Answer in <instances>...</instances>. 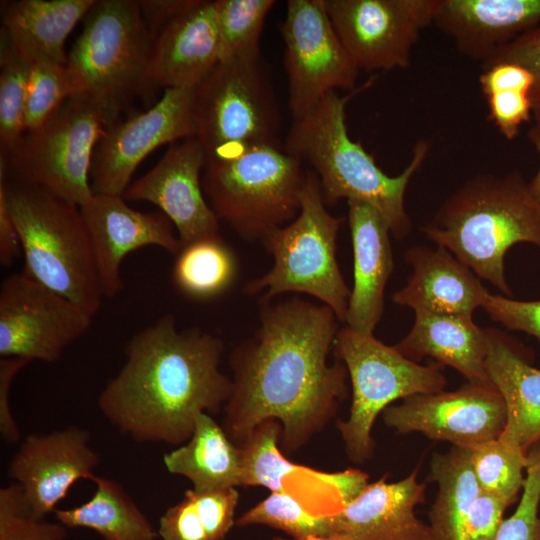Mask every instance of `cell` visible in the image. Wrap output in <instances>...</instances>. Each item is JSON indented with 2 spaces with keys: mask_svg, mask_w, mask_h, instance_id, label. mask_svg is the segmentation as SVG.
<instances>
[{
  "mask_svg": "<svg viewBox=\"0 0 540 540\" xmlns=\"http://www.w3.org/2000/svg\"><path fill=\"white\" fill-rule=\"evenodd\" d=\"M489 119L507 140L514 139L521 126L533 116L530 94L520 91H506L486 97Z\"/></svg>",
  "mask_w": 540,
  "mask_h": 540,
  "instance_id": "43",
  "label": "cell"
},
{
  "mask_svg": "<svg viewBox=\"0 0 540 540\" xmlns=\"http://www.w3.org/2000/svg\"><path fill=\"white\" fill-rule=\"evenodd\" d=\"M194 89H166L145 112L106 128L92 157L93 194L123 195L139 164L155 149L196 137Z\"/></svg>",
  "mask_w": 540,
  "mask_h": 540,
  "instance_id": "15",
  "label": "cell"
},
{
  "mask_svg": "<svg viewBox=\"0 0 540 540\" xmlns=\"http://www.w3.org/2000/svg\"><path fill=\"white\" fill-rule=\"evenodd\" d=\"M430 480L437 494L428 513L431 540H465L470 508L480 493L470 463V449L452 446L432 456Z\"/></svg>",
  "mask_w": 540,
  "mask_h": 540,
  "instance_id": "29",
  "label": "cell"
},
{
  "mask_svg": "<svg viewBox=\"0 0 540 540\" xmlns=\"http://www.w3.org/2000/svg\"><path fill=\"white\" fill-rule=\"evenodd\" d=\"M205 162L196 137L177 141L153 168L128 186L123 197L157 206L174 225L182 246L220 235L219 219L202 188Z\"/></svg>",
  "mask_w": 540,
  "mask_h": 540,
  "instance_id": "18",
  "label": "cell"
},
{
  "mask_svg": "<svg viewBox=\"0 0 540 540\" xmlns=\"http://www.w3.org/2000/svg\"><path fill=\"white\" fill-rule=\"evenodd\" d=\"M533 117L535 119V124L540 126V107H536L533 109Z\"/></svg>",
  "mask_w": 540,
  "mask_h": 540,
  "instance_id": "53",
  "label": "cell"
},
{
  "mask_svg": "<svg viewBox=\"0 0 540 540\" xmlns=\"http://www.w3.org/2000/svg\"><path fill=\"white\" fill-rule=\"evenodd\" d=\"M137 2L144 23L156 38L167 24L194 8L200 0H137Z\"/></svg>",
  "mask_w": 540,
  "mask_h": 540,
  "instance_id": "48",
  "label": "cell"
},
{
  "mask_svg": "<svg viewBox=\"0 0 540 540\" xmlns=\"http://www.w3.org/2000/svg\"><path fill=\"white\" fill-rule=\"evenodd\" d=\"M420 231L512 298L505 255L522 242L540 249V207L520 172L481 173L450 194Z\"/></svg>",
  "mask_w": 540,
  "mask_h": 540,
  "instance_id": "4",
  "label": "cell"
},
{
  "mask_svg": "<svg viewBox=\"0 0 540 540\" xmlns=\"http://www.w3.org/2000/svg\"><path fill=\"white\" fill-rule=\"evenodd\" d=\"M95 1H2L1 32L31 62L46 59L66 64V39Z\"/></svg>",
  "mask_w": 540,
  "mask_h": 540,
  "instance_id": "27",
  "label": "cell"
},
{
  "mask_svg": "<svg viewBox=\"0 0 540 540\" xmlns=\"http://www.w3.org/2000/svg\"><path fill=\"white\" fill-rule=\"evenodd\" d=\"M219 63L260 59L259 41L274 0H215Z\"/></svg>",
  "mask_w": 540,
  "mask_h": 540,
  "instance_id": "33",
  "label": "cell"
},
{
  "mask_svg": "<svg viewBox=\"0 0 540 540\" xmlns=\"http://www.w3.org/2000/svg\"><path fill=\"white\" fill-rule=\"evenodd\" d=\"M235 524L239 527L265 525L281 530L292 538L336 534L335 513H318L288 492H271L267 498L243 513Z\"/></svg>",
  "mask_w": 540,
  "mask_h": 540,
  "instance_id": "35",
  "label": "cell"
},
{
  "mask_svg": "<svg viewBox=\"0 0 540 540\" xmlns=\"http://www.w3.org/2000/svg\"><path fill=\"white\" fill-rule=\"evenodd\" d=\"M96 260L104 297L114 298L123 289V259L131 252L157 246L177 255L182 248L172 222L162 212L137 211L123 195L93 194L80 207Z\"/></svg>",
  "mask_w": 540,
  "mask_h": 540,
  "instance_id": "19",
  "label": "cell"
},
{
  "mask_svg": "<svg viewBox=\"0 0 540 540\" xmlns=\"http://www.w3.org/2000/svg\"><path fill=\"white\" fill-rule=\"evenodd\" d=\"M90 500L71 509H56L66 528H88L104 540H155L159 535L125 489L116 481L95 475Z\"/></svg>",
  "mask_w": 540,
  "mask_h": 540,
  "instance_id": "30",
  "label": "cell"
},
{
  "mask_svg": "<svg viewBox=\"0 0 540 540\" xmlns=\"http://www.w3.org/2000/svg\"><path fill=\"white\" fill-rule=\"evenodd\" d=\"M282 426L276 419H268L256 426L238 444L241 457V486H263L271 492H286V476L305 470L281 453Z\"/></svg>",
  "mask_w": 540,
  "mask_h": 540,
  "instance_id": "34",
  "label": "cell"
},
{
  "mask_svg": "<svg viewBox=\"0 0 540 540\" xmlns=\"http://www.w3.org/2000/svg\"><path fill=\"white\" fill-rule=\"evenodd\" d=\"M223 343L198 328L178 330L166 314L133 335L126 361L100 393L98 407L138 442L179 445L200 413L226 405L232 380L219 370Z\"/></svg>",
  "mask_w": 540,
  "mask_h": 540,
  "instance_id": "2",
  "label": "cell"
},
{
  "mask_svg": "<svg viewBox=\"0 0 540 540\" xmlns=\"http://www.w3.org/2000/svg\"><path fill=\"white\" fill-rule=\"evenodd\" d=\"M105 126L82 94L67 99L41 126L26 131L0 174L40 187L79 207L93 195L90 170Z\"/></svg>",
  "mask_w": 540,
  "mask_h": 540,
  "instance_id": "11",
  "label": "cell"
},
{
  "mask_svg": "<svg viewBox=\"0 0 540 540\" xmlns=\"http://www.w3.org/2000/svg\"><path fill=\"white\" fill-rule=\"evenodd\" d=\"M382 413L385 424L398 433L418 432L468 449L498 439L507 417L503 397L493 385L468 382L452 391L406 397Z\"/></svg>",
  "mask_w": 540,
  "mask_h": 540,
  "instance_id": "16",
  "label": "cell"
},
{
  "mask_svg": "<svg viewBox=\"0 0 540 540\" xmlns=\"http://www.w3.org/2000/svg\"><path fill=\"white\" fill-rule=\"evenodd\" d=\"M334 346L352 387L349 417L338 428L349 458L361 463L373 453L371 431L381 412L398 399L443 391L447 380L439 365L418 364L373 333L345 326Z\"/></svg>",
  "mask_w": 540,
  "mask_h": 540,
  "instance_id": "10",
  "label": "cell"
},
{
  "mask_svg": "<svg viewBox=\"0 0 540 540\" xmlns=\"http://www.w3.org/2000/svg\"><path fill=\"white\" fill-rule=\"evenodd\" d=\"M338 322L324 304L299 297L260 299L259 326L230 360L232 391L223 429L233 443L276 419L282 447L294 451L334 416L348 378L342 362L327 361Z\"/></svg>",
  "mask_w": 540,
  "mask_h": 540,
  "instance_id": "1",
  "label": "cell"
},
{
  "mask_svg": "<svg viewBox=\"0 0 540 540\" xmlns=\"http://www.w3.org/2000/svg\"><path fill=\"white\" fill-rule=\"evenodd\" d=\"M525 470L540 468V436L525 450Z\"/></svg>",
  "mask_w": 540,
  "mask_h": 540,
  "instance_id": "51",
  "label": "cell"
},
{
  "mask_svg": "<svg viewBox=\"0 0 540 540\" xmlns=\"http://www.w3.org/2000/svg\"><path fill=\"white\" fill-rule=\"evenodd\" d=\"M293 120L330 92L357 88L359 69L335 32L323 0H289L280 24Z\"/></svg>",
  "mask_w": 540,
  "mask_h": 540,
  "instance_id": "12",
  "label": "cell"
},
{
  "mask_svg": "<svg viewBox=\"0 0 540 540\" xmlns=\"http://www.w3.org/2000/svg\"><path fill=\"white\" fill-rule=\"evenodd\" d=\"M479 84L485 97L506 91L530 94L534 77L529 70L518 64L498 63L483 69L479 76Z\"/></svg>",
  "mask_w": 540,
  "mask_h": 540,
  "instance_id": "46",
  "label": "cell"
},
{
  "mask_svg": "<svg viewBox=\"0 0 540 540\" xmlns=\"http://www.w3.org/2000/svg\"><path fill=\"white\" fill-rule=\"evenodd\" d=\"M527 137L539 156L538 170L531 181L527 183V188L532 200L540 207V126L537 124L532 126L527 133Z\"/></svg>",
  "mask_w": 540,
  "mask_h": 540,
  "instance_id": "50",
  "label": "cell"
},
{
  "mask_svg": "<svg viewBox=\"0 0 540 540\" xmlns=\"http://www.w3.org/2000/svg\"><path fill=\"white\" fill-rule=\"evenodd\" d=\"M343 220L327 211L319 179L308 171L296 218L261 240L273 258L271 269L248 282L244 293L263 292L260 299L266 300L288 292L307 294L328 306L345 323L351 290L336 256Z\"/></svg>",
  "mask_w": 540,
  "mask_h": 540,
  "instance_id": "7",
  "label": "cell"
},
{
  "mask_svg": "<svg viewBox=\"0 0 540 540\" xmlns=\"http://www.w3.org/2000/svg\"><path fill=\"white\" fill-rule=\"evenodd\" d=\"M195 118L206 160L282 148L280 108L261 58L218 63L195 90Z\"/></svg>",
  "mask_w": 540,
  "mask_h": 540,
  "instance_id": "9",
  "label": "cell"
},
{
  "mask_svg": "<svg viewBox=\"0 0 540 540\" xmlns=\"http://www.w3.org/2000/svg\"><path fill=\"white\" fill-rule=\"evenodd\" d=\"M307 172L283 148L259 146L206 160L202 188L217 218L247 240H262L296 218Z\"/></svg>",
  "mask_w": 540,
  "mask_h": 540,
  "instance_id": "8",
  "label": "cell"
},
{
  "mask_svg": "<svg viewBox=\"0 0 540 540\" xmlns=\"http://www.w3.org/2000/svg\"><path fill=\"white\" fill-rule=\"evenodd\" d=\"M425 491L417 470L397 482L368 483L335 513L336 534L350 540H431L428 524L415 513Z\"/></svg>",
  "mask_w": 540,
  "mask_h": 540,
  "instance_id": "20",
  "label": "cell"
},
{
  "mask_svg": "<svg viewBox=\"0 0 540 540\" xmlns=\"http://www.w3.org/2000/svg\"><path fill=\"white\" fill-rule=\"evenodd\" d=\"M508 506L503 499L480 491L468 514L465 540H494Z\"/></svg>",
  "mask_w": 540,
  "mask_h": 540,
  "instance_id": "44",
  "label": "cell"
},
{
  "mask_svg": "<svg viewBox=\"0 0 540 540\" xmlns=\"http://www.w3.org/2000/svg\"><path fill=\"white\" fill-rule=\"evenodd\" d=\"M163 462L168 472L187 478L198 492L241 486L239 447L208 413L196 417L186 444L164 454Z\"/></svg>",
  "mask_w": 540,
  "mask_h": 540,
  "instance_id": "28",
  "label": "cell"
},
{
  "mask_svg": "<svg viewBox=\"0 0 540 540\" xmlns=\"http://www.w3.org/2000/svg\"><path fill=\"white\" fill-rule=\"evenodd\" d=\"M93 316L22 270L0 288V356L56 362Z\"/></svg>",
  "mask_w": 540,
  "mask_h": 540,
  "instance_id": "14",
  "label": "cell"
},
{
  "mask_svg": "<svg viewBox=\"0 0 540 540\" xmlns=\"http://www.w3.org/2000/svg\"><path fill=\"white\" fill-rule=\"evenodd\" d=\"M238 260L221 235L182 246L172 268L174 287L187 298L206 301L227 292L238 276Z\"/></svg>",
  "mask_w": 540,
  "mask_h": 540,
  "instance_id": "31",
  "label": "cell"
},
{
  "mask_svg": "<svg viewBox=\"0 0 540 540\" xmlns=\"http://www.w3.org/2000/svg\"><path fill=\"white\" fill-rule=\"evenodd\" d=\"M89 440V433L75 426L23 440L8 475L19 485L29 516L44 520L75 482L95 476L100 458Z\"/></svg>",
  "mask_w": 540,
  "mask_h": 540,
  "instance_id": "17",
  "label": "cell"
},
{
  "mask_svg": "<svg viewBox=\"0 0 540 540\" xmlns=\"http://www.w3.org/2000/svg\"><path fill=\"white\" fill-rule=\"evenodd\" d=\"M498 63H515L532 73L534 85L530 99L533 109L540 107V25L499 48L482 64V68Z\"/></svg>",
  "mask_w": 540,
  "mask_h": 540,
  "instance_id": "42",
  "label": "cell"
},
{
  "mask_svg": "<svg viewBox=\"0 0 540 540\" xmlns=\"http://www.w3.org/2000/svg\"><path fill=\"white\" fill-rule=\"evenodd\" d=\"M354 281L350 291L346 326L373 333L384 308V293L394 261L390 228L380 213L367 203L350 200Z\"/></svg>",
  "mask_w": 540,
  "mask_h": 540,
  "instance_id": "24",
  "label": "cell"
},
{
  "mask_svg": "<svg viewBox=\"0 0 540 540\" xmlns=\"http://www.w3.org/2000/svg\"><path fill=\"white\" fill-rule=\"evenodd\" d=\"M434 25L460 53L483 64L540 25V0H440Z\"/></svg>",
  "mask_w": 540,
  "mask_h": 540,
  "instance_id": "21",
  "label": "cell"
},
{
  "mask_svg": "<svg viewBox=\"0 0 540 540\" xmlns=\"http://www.w3.org/2000/svg\"><path fill=\"white\" fill-rule=\"evenodd\" d=\"M488 377L506 405V423L499 439L524 451L540 436V369L533 367L509 338L487 329Z\"/></svg>",
  "mask_w": 540,
  "mask_h": 540,
  "instance_id": "26",
  "label": "cell"
},
{
  "mask_svg": "<svg viewBox=\"0 0 540 540\" xmlns=\"http://www.w3.org/2000/svg\"><path fill=\"white\" fill-rule=\"evenodd\" d=\"M197 516L208 540H223L236 523L235 511L239 501L236 487L198 492L189 489Z\"/></svg>",
  "mask_w": 540,
  "mask_h": 540,
  "instance_id": "39",
  "label": "cell"
},
{
  "mask_svg": "<svg viewBox=\"0 0 540 540\" xmlns=\"http://www.w3.org/2000/svg\"><path fill=\"white\" fill-rule=\"evenodd\" d=\"M414 313L411 330L394 346L401 354L413 361L431 357L458 371L468 383L493 385L485 367L487 330L469 316Z\"/></svg>",
  "mask_w": 540,
  "mask_h": 540,
  "instance_id": "25",
  "label": "cell"
},
{
  "mask_svg": "<svg viewBox=\"0 0 540 540\" xmlns=\"http://www.w3.org/2000/svg\"><path fill=\"white\" fill-rule=\"evenodd\" d=\"M67 55L80 94L108 128L137 97L154 87L150 66L155 38L137 0H96Z\"/></svg>",
  "mask_w": 540,
  "mask_h": 540,
  "instance_id": "6",
  "label": "cell"
},
{
  "mask_svg": "<svg viewBox=\"0 0 540 540\" xmlns=\"http://www.w3.org/2000/svg\"><path fill=\"white\" fill-rule=\"evenodd\" d=\"M66 535L61 523L28 515L17 483L0 489V540H64Z\"/></svg>",
  "mask_w": 540,
  "mask_h": 540,
  "instance_id": "38",
  "label": "cell"
},
{
  "mask_svg": "<svg viewBox=\"0 0 540 540\" xmlns=\"http://www.w3.org/2000/svg\"><path fill=\"white\" fill-rule=\"evenodd\" d=\"M374 81L372 77L344 95L337 91L328 93L311 112L293 121L283 149L312 168L324 201L331 205L341 199L367 203L385 219L391 235L403 239L412 230L405 209V193L411 178L426 160L430 144L419 140L408 166L399 175L390 176L360 142L349 137L346 106Z\"/></svg>",
  "mask_w": 540,
  "mask_h": 540,
  "instance_id": "3",
  "label": "cell"
},
{
  "mask_svg": "<svg viewBox=\"0 0 540 540\" xmlns=\"http://www.w3.org/2000/svg\"><path fill=\"white\" fill-rule=\"evenodd\" d=\"M219 63V33L214 1L167 24L156 36L150 66L154 86L194 89Z\"/></svg>",
  "mask_w": 540,
  "mask_h": 540,
  "instance_id": "22",
  "label": "cell"
},
{
  "mask_svg": "<svg viewBox=\"0 0 540 540\" xmlns=\"http://www.w3.org/2000/svg\"><path fill=\"white\" fill-rule=\"evenodd\" d=\"M29 362L18 357L0 358V434L6 444H14L20 439V431L9 405V395L14 378Z\"/></svg>",
  "mask_w": 540,
  "mask_h": 540,
  "instance_id": "47",
  "label": "cell"
},
{
  "mask_svg": "<svg viewBox=\"0 0 540 540\" xmlns=\"http://www.w3.org/2000/svg\"><path fill=\"white\" fill-rule=\"evenodd\" d=\"M272 540H350L348 537L340 534L325 536V537H309V538H284L274 537Z\"/></svg>",
  "mask_w": 540,
  "mask_h": 540,
  "instance_id": "52",
  "label": "cell"
},
{
  "mask_svg": "<svg viewBox=\"0 0 540 540\" xmlns=\"http://www.w3.org/2000/svg\"><path fill=\"white\" fill-rule=\"evenodd\" d=\"M540 468L527 471L515 512L504 519L494 540H540Z\"/></svg>",
  "mask_w": 540,
  "mask_h": 540,
  "instance_id": "40",
  "label": "cell"
},
{
  "mask_svg": "<svg viewBox=\"0 0 540 540\" xmlns=\"http://www.w3.org/2000/svg\"><path fill=\"white\" fill-rule=\"evenodd\" d=\"M405 261L412 273L407 283L393 293L392 301L414 312L472 317L489 294L480 278L441 246L411 247Z\"/></svg>",
  "mask_w": 540,
  "mask_h": 540,
  "instance_id": "23",
  "label": "cell"
},
{
  "mask_svg": "<svg viewBox=\"0 0 540 540\" xmlns=\"http://www.w3.org/2000/svg\"><path fill=\"white\" fill-rule=\"evenodd\" d=\"M20 251L18 232L0 196V264L4 267L12 265Z\"/></svg>",
  "mask_w": 540,
  "mask_h": 540,
  "instance_id": "49",
  "label": "cell"
},
{
  "mask_svg": "<svg viewBox=\"0 0 540 540\" xmlns=\"http://www.w3.org/2000/svg\"><path fill=\"white\" fill-rule=\"evenodd\" d=\"M539 514H540V505H539Z\"/></svg>",
  "mask_w": 540,
  "mask_h": 540,
  "instance_id": "54",
  "label": "cell"
},
{
  "mask_svg": "<svg viewBox=\"0 0 540 540\" xmlns=\"http://www.w3.org/2000/svg\"><path fill=\"white\" fill-rule=\"evenodd\" d=\"M347 53L367 72L407 69L440 0H323Z\"/></svg>",
  "mask_w": 540,
  "mask_h": 540,
  "instance_id": "13",
  "label": "cell"
},
{
  "mask_svg": "<svg viewBox=\"0 0 540 540\" xmlns=\"http://www.w3.org/2000/svg\"><path fill=\"white\" fill-rule=\"evenodd\" d=\"M158 535L163 540H208L194 504L185 492L183 498L160 517Z\"/></svg>",
  "mask_w": 540,
  "mask_h": 540,
  "instance_id": "45",
  "label": "cell"
},
{
  "mask_svg": "<svg viewBox=\"0 0 540 540\" xmlns=\"http://www.w3.org/2000/svg\"><path fill=\"white\" fill-rule=\"evenodd\" d=\"M80 94L66 64L46 59L32 61L25 113V129L41 126L67 99Z\"/></svg>",
  "mask_w": 540,
  "mask_h": 540,
  "instance_id": "37",
  "label": "cell"
},
{
  "mask_svg": "<svg viewBox=\"0 0 540 540\" xmlns=\"http://www.w3.org/2000/svg\"><path fill=\"white\" fill-rule=\"evenodd\" d=\"M0 196L19 235L23 270L94 316L104 294L80 207L1 174Z\"/></svg>",
  "mask_w": 540,
  "mask_h": 540,
  "instance_id": "5",
  "label": "cell"
},
{
  "mask_svg": "<svg viewBox=\"0 0 540 540\" xmlns=\"http://www.w3.org/2000/svg\"><path fill=\"white\" fill-rule=\"evenodd\" d=\"M32 62L0 31V159L21 142Z\"/></svg>",
  "mask_w": 540,
  "mask_h": 540,
  "instance_id": "32",
  "label": "cell"
},
{
  "mask_svg": "<svg viewBox=\"0 0 540 540\" xmlns=\"http://www.w3.org/2000/svg\"><path fill=\"white\" fill-rule=\"evenodd\" d=\"M470 463L481 492L514 503L525 478L524 451L499 438L470 449Z\"/></svg>",
  "mask_w": 540,
  "mask_h": 540,
  "instance_id": "36",
  "label": "cell"
},
{
  "mask_svg": "<svg viewBox=\"0 0 540 540\" xmlns=\"http://www.w3.org/2000/svg\"><path fill=\"white\" fill-rule=\"evenodd\" d=\"M482 308L492 320L508 329L532 335L540 343V300L520 301L489 293Z\"/></svg>",
  "mask_w": 540,
  "mask_h": 540,
  "instance_id": "41",
  "label": "cell"
}]
</instances>
